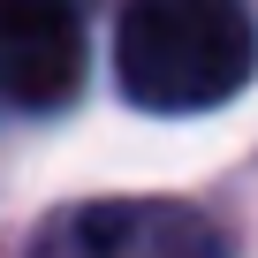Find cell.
<instances>
[{
	"instance_id": "6da1fadb",
	"label": "cell",
	"mask_w": 258,
	"mask_h": 258,
	"mask_svg": "<svg viewBox=\"0 0 258 258\" xmlns=\"http://www.w3.org/2000/svg\"><path fill=\"white\" fill-rule=\"evenodd\" d=\"M258 69V23L243 0H129L114 31V76L152 114H205Z\"/></svg>"
},
{
	"instance_id": "7a4b0ae2",
	"label": "cell",
	"mask_w": 258,
	"mask_h": 258,
	"mask_svg": "<svg viewBox=\"0 0 258 258\" xmlns=\"http://www.w3.org/2000/svg\"><path fill=\"white\" fill-rule=\"evenodd\" d=\"M84 84L76 0H0V91L16 106H69Z\"/></svg>"
},
{
	"instance_id": "3957f363",
	"label": "cell",
	"mask_w": 258,
	"mask_h": 258,
	"mask_svg": "<svg viewBox=\"0 0 258 258\" xmlns=\"http://www.w3.org/2000/svg\"><path fill=\"white\" fill-rule=\"evenodd\" d=\"M76 258H228L205 213L167 205V198H114L69 220Z\"/></svg>"
}]
</instances>
